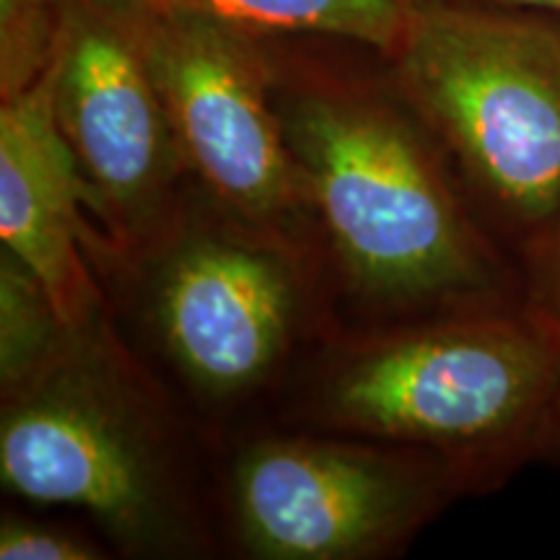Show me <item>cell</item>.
Segmentation results:
<instances>
[{"label": "cell", "mask_w": 560, "mask_h": 560, "mask_svg": "<svg viewBox=\"0 0 560 560\" xmlns=\"http://www.w3.org/2000/svg\"><path fill=\"white\" fill-rule=\"evenodd\" d=\"M560 389V346L527 312L446 314L342 348L314 416L327 429L459 462L490 488L537 444Z\"/></svg>", "instance_id": "obj_3"}, {"label": "cell", "mask_w": 560, "mask_h": 560, "mask_svg": "<svg viewBox=\"0 0 560 560\" xmlns=\"http://www.w3.org/2000/svg\"><path fill=\"white\" fill-rule=\"evenodd\" d=\"M0 558L3 560H96L102 552L83 537L50 524L9 516L0 524Z\"/></svg>", "instance_id": "obj_13"}, {"label": "cell", "mask_w": 560, "mask_h": 560, "mask_svg": "<svg viewBox=\"0 0 560 560\" xmlns=\"http://www.w3.org/2000/svg\"><path fill=\"white\" fill-rule=\"evenodd\" d=\"M47 75L86 206L117 247L153 242L187 161L120 9L109 0H66Z\"/></svg>", "instance_id": "obj_7"}, {"label": "cell", "mask_w": 560, "mask_h": 560, "mask_svg": "<svg viewBox=\"0 0 560 560\" xmlns=\"http://www.w3.org/2000/svg\"><path fill=\"white\" fill-rule=\"evenodd\" d=\"M70 327L45 285L11 252H0V384L13 392L50 363Z\"/></svg>", "instance_id": "obj_11"}, {"label": "cell", "mask_w": 560, "mask_h": 560, "mask_svg": "<svg viewBox=\"0 0 560 560\" xmlns=\"http://www.w3.org/2000/svg\"><path fill=\"white\" fill-rule=\"evenodd\" d=\"M384 60L467 190L529 257L560 219V16L412 0Z\"/></svg>", "instance_id": "obj_2"}, {"label": "cell", "mask_w": 560, "mask_h": 560, "mask_svg": "<svg viewBox=\"0 0 560 560\" xmlns=\"http://www.w3.org/2000/svg\"><path fill=\"white\" fill-rule=\"evenodd\" d=\"M151 11L192 13L257 37H330L395 52L412 0H115Z\"/></svg>", "instance_id": "obj_10"}, {"label": "cell", "mask_w": 560, "mask_h": 560, "mask_svg": "<svg viewBox=\"0 0 560 560\" xmlns=\"http://www.w3.org/2000/svg\"><path fill=\"white\" fill-rule=\"evenodd\" d=\"M527 260L532 272L524 306L560 346V219Z\"/></svg>", "instance_id": "obj_14"}, {"label": "cell", "mask_w": 560, "mask_h": 560, "mask_svg": "<svg viewBox=\"0 0 560 560\" xmlns=\"http://www.w3.org/2000/svg\"><path fill=\"white\" fill-rule=\"evenodd\" d=\"M296 285L278 247L236 234L177 242L153 285V322L185 380L208 397L257 387L289 346Z\"/></svg>", "instance_id": "obj_8"}, {"label": "cell", "mask_w": 560, "mask_h": 560, "mask_svg": "<svg viewBox=\"0 0 560 560\" xmlns=\"http://www.w3.org/2000/svg\"><path fill=\"white\" fill-rule=\"evenodd\" d=\"M537 459L550 462L552 467H560V389L548 412V420L542 425L540 444H537Z\"/></svg>", "instance_id": "obj_15"}, {"label": "cell", "mask_w": 560, "mask_h": 560, "mask_svg": "<svg viewBox=\"0 0 560 560\" xmlns=\"http://www.w3.org/2000/svg\"><path fill=\"white\" fill-rule=\"evenodd\" d=\"M81 177L45 73L0 107V240L45 285L70 330L100 319V291L81 255Z\"/></svg>", "instance_id": "obj_9"}, {"label": "cell", "mask_w": 560, "mask_h": 560, "mask_svg": "<svg viewBox=\"0 0 560 560\" xmlns=\"http://www.w3.org/2000/svg\"><path fill=\"white\" fill-rule=\"evenodd\" d=\"M66 0H0V100L21 94L50 68Z\"/></svg>", "instance_id": "obj_12"}, {"label": "cell", "mask_w": 560, "mask_h": 560, "mask_svg": "<svg viewBox=\"0 0 560 560\" xmlns=\"http://www.w3.org/2000/svg\"><path fill=\"white\" fill-rule=\"evenodd\" d=\"M115 5L151 70L187 166L255 234L291 229L312 202L272 100L265 37L192 13Z\"/></svg>", "instance_id": "obj_6"}, {"label": "cell", "mask_w": 560, "mask_h": 560, "mask_svg": "<svg viewBox=\"0 0 560 560\" xmlns=\"http://www.w3.org/2000/svg\"><path fill=\"white\" fill-rule=\"evenodd\" d=\"M480 3L506 5V9H522V11H540V13L560 16V0H480Z\"/></svg>", "instance_id": "obj_16"}, {"label": "cell", "mask_w": 560, "mask_h": 560, "mask_svg": "<svg viewBox=\"0 0 560 560\" xmlns=\"http://www.w3.org/2000/svg\"><path fill=\"white\" fill-rule=\"evenodd\" d=\"M0 478L26 501L86 511L130 552L192 545L156 408L100 319L70 330L39 374L3 395Z\"/></svg>", "instance_id": "obj_4"}, {"label": "cell", "mask_w": 560, "mask_h": 560, "mask_svg": "<svg viewBox=\"0 0 560 560\" xmlns=\"http://www.w3.org/2000/svg\"><path fill=\"white\" fill-rule=\"evenodd\" d=\"M475 488L459 462L412 446L278 436L236 459L231 501L255 558L369 560L402 548Z\"/></svg>", "instance_id": "obj_5"}, {"label": "cell", "mask_w": 560, "mask_h": 560, "mask_svg": "<svg viewBox=\"0 0 560 560\" xmlns=\"http://www.w3.org/2000/svg\"><path fill=\"white\" fill-rule=\"evenodd\" d=\"M265 42L285 143L355 289L452 314L524 306L384 55L330 37Z\"/></svg>", "instance_id": "obj_1"}]
</instances>
